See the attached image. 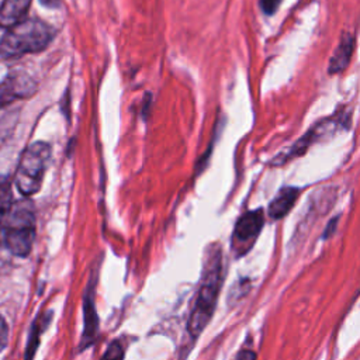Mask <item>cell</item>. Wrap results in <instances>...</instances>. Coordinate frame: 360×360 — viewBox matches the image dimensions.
Returning a JSON list of instances; mask_svg holds the SVG:
<instances>
[{"label":"cell","mask_w":360,"mask_h":360,"mask_svg":"<svg viewBox=\"0 0 360 360\" xmlns=\"http://www.w3.org/2000/svg\"><path fill=\"white\" fill-rule=\"evenodd\" d=\"M222 284V255L218 245H211L205 252L204 273L194 307L187 321V332L195 340L212 318Z\"/></svg>","instance_id":"cell-1"},{"label":"cell","mask_w":360,"mask_h":360,"mask_svg":"<svg viewBox=\"0 0 360 360\" xmlns=\"http://www.w3.org/2000/svg\"><path fill=\"white\" fill-rule=\"evenodd\" d=\"M55 37V30L39 18H25L13 25L0 39V56L17 58L44 51Z\"/></svg>","instance_id":"cell-2"},{"label":"cell","mask_w":360,"mask_h":360,"mask_svg":"<svg viewBox=\"0 0 360 360\" xmlns=\"http://www.w3.org/2000/svg\"><path fill=\"white\" fill-rule=\"evenodd\" d=\"M35 239V215L31 201L22 200L11 205L10 212L0 224V246L11 255L25 257Z\"/></svg>","instance_id":"cell-3"},{"label":"cell","mask_w":360,"mask_h":360,"mask_svg":"<svg viewBox=\"0 0 360 360\" xmlns=\"http://www.w3.org/2000/svg\"><path fill=\"white\" fill-rule=\"evenodd\" d=\"M49 158L51 146L42 141L31 143L22 152L14 179L20 194L30 197L41 188Z\"/></svg>","instance_id":"cell-4"},{"label":"cell","mask_w":360,"mask_h":360,"mask_svg":"<svg viewBox=\"0 0 360 360\" xmlns=\"http://www.w3.org/2000/svg\"><path fill=\"white\" fill-rule=\"evenodd\" d=\"M342 117L340 115H335V117H329L325 120H321L319 122H316L302 138H300L294 146H291V149L288 152H285L284 155H280L278 158H276L273 160L271 165H284L287 160L290 159H295L297 156H301L305 153V150L314 143L318 142L319 139L323 138H329L332 136L340 127H345L342 124Z\"/></svg>","instance_id":"cell-5"},{"label":"cell","mask_w":360,"mask_h":360,"mask_svg":"<svg viewBox=\"0 0 360 360\" xmlns=\"http://www.w3.org/2000/svg\"><path fill=\"white\" fill-rule=\"evenodd\" d=\"M37 91V82L25 72H11L0 82V108Z\"/></svg>","instance_id":"cell-6"},{"label":"cell","mask_w":360,"mask_h":360,"mask_svg":"<svg viewBox=\"0 0 360 360\" xmlns=\"http://www.w3.org/2000/svg\"><path fill=\"white\" fill-rule=\"evenodd\" d=\"M264 225V212L262 208L245 212L235 224L232 242H236L238 248H242V253L250 249L259 236L262 228Z\"/></svg>","instance_id":"cell-7"},{"label":"cell","mask_w":360,"mask_h":360,"mask_svg":"<svg viewBox=\"0 0 360 360\" xmlns=\"http://www.w3.org/2000/svg\"><path fill=\"white\" fill-rule=\"evenodd\" d=\"M83 315H84L83 316L84 328H83L82 342L79 346L80 350H84L87 346L93 345L98 335V315L96 312V305H94V280H91V283H89V285L84 291Z\"/></svg>","instance_id":"cell-8"},{"label":"cell","mask_w":360,"mask_h":360,"mask_svg":"<svg viewBox=\"0 0 360 360\" xmlns=\"http://www.w3.org/2000/svg\"><path fill=\"white\" fill-rule=\"evenodd\" d=\"M300 188L292 187V186H287L283 187L276 197L271 200V202L269 204V215L273 219H281L284 218L291 208L294 207L295 201L300 197Z\"/></svg>","instance_id":"cell-9"},{"label":"cell","mask_w":360,"mask_h":360,"mask_svg":"<svg viewBox=\"0 0 360 360\" xmlns=\"http://www.w3.org/2000/svg\"><path fill=\"white\" fill-rule=\"evenodd\" d=\"M354 45H356V39H354L353 34L346 32L340 38V42H339L338 48L335 49V52H333V55H332V58L329 60L328 72L330 75L340 73V72H343L347 68V65L350 63L353 51H354Z\"/></svg>","instance_id":"cell-10"},{"label":"cell","mask_w":360,"mask_h":360,"mask_svg":"<svg viewBox=\"0 0 360 360\" xmlns=\"http://www.w3.org/2000/svg\"><path fill=\"white\" fill-rule=\"evenodd\" d=\"M32 0H3L0 6V27L11 28L25 20Z\"/></svg>","instance_id":"cell-11"},{"label":"cell","mask_w":360,"mask_h":360,"mask_svg":"<svg viewBox=\"0 0 360 360\" xmlns=\"http://www.w3.org/2000/svg\"><path fill=\"white\" fill-rule=\"evenodd\" d=\"M52 312H46L45 315H41L37 318V321L32 325L31 333H30V339H28V345H27V350H25V360H32L35 350L39 345V336L42 333V330L46 328V325L49 323L52 315Z\"/></svg>","instance_id":"cell-12"},{"label":"cell","mask_w":360,"mask_h":360,"mask_svg":"<svg viewBox=\"0 0 360 360\" xmlns=\"http://www.w3.org/2000/svg\"><path fill=\"white\" fill-rule=\"evenodd\" d=\"M13 205L11 181L7 176H0V224L7 217Z\"/></svg>","instance_id":"cell-13"},{"label":"cell","mask_w":360,"mask_h":360,"mask_svg":"<svg viewBox=\"0 0 360 360\" xmlns=\"http://www.w3.org/2000/svg\"><path fill=\"white\" fill-rule=\"evenodd\" d=\"M124 354H125V349H124L121 340L117 339V340H112L107 346V349L103 353L100 360H124Z\"/></svg>","instance_id":"cell-14"},{"label":"cell","mask_w":360,"mask_h":360,"mask_svg":"<svg viewBox=\"0 0 360 360\" xmlns=\"http://www.w3.org/2000/svg\"><path fill=\"white\" fill-rule=\"evenodd\" d=\"M280 3H281V0H260V1H259L262 11H263L264 14H267V15L274 14V13L277 11Z\"/></svg>","instance_id":"cell-15"},{"label":"cell","mask_w":360,"mask_h":360,"mask_svg":"<svg viewBox=\"0 0 360 360\" xmlns=\"http://www.w3.org/2000/svg\"><path fill=\"white\" fill-rule=\"evenodd\" d=\"M7 340H8V326L6 319L0 315V353L7 346Z\"/></svg>","instance_id":"cell-16"},{"label":"cell","mask_w":360,"mask_h":360,"mask_svg":"<svg viewBox=\"0 0 360 360\" xmlns=\"http://www.w3.org/2000/svg\"><path fill=\"white\" fill-rule=\"evenodd\" d=\"M233 360H257V353L252 349H242L238 352Z\"/></svg>","instance_id":"cell-17"},{"label":"cell","mask_w":360,"mask_h":360,"mask_svg":"<svg viewBox=\"0 0 360 360\" xmlns=\"http://www.w3.org/2000/svg\"><path fill=\"white\" fill-rule=\"evenodd\" d=\"M338 221H339V217H335V218H332V219L329 221V224H328V225H326V228H325V232L322 233V238H323V239L329 238V236H330V235L335 232Z\"/></svg>","instance_id":"cell-18"},{"label":"cell","mask_w":360,"mask_h":360,"mask_svg":"<svg viewBox=\"0 0 360 360\" xmlns=\"http://www.w3.org/2000/svg\"><path fill=\"white\" fill-rule=\"evenodd\" d=\"M44 6H46V7H58V4H59V1L60 0H39Z\"/></svg>","instance_id":"cell-19"}]
</instances>
